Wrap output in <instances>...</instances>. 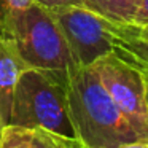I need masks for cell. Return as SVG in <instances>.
<instances>
[{
    "label": "cell",
    "instance_id": "obj_11",
    "mask_svg": "<svg viewBox=\"0 0 148 148\" xmlns=\"http://www.w3.org/2000/svg\"><path fill=\"white\" fill-rule=\"evenodd\" d=\"M32 0H0V32L3 30L7 19L19 8L27 7Z\"/></svg>",
    "mask_w": 148,
    "mask_h": 148
},
{
    "label": "cell",
    "instance_id": "obj_13",
    "mask_svg": "<svg viewBox=\"0 0 148 148\" xmlns=\"http://www.w3.org/2000/svg\"><path fill=\"white\" fill-rule=\"evenodd\" d=\"M134 24L138 27L148 26V0H142L140 2V7H138L134 18Z\"/></svg>",
    "mask_w": 148,
    "mask_h": 148
},
{
    "label": "cell",
    "instance_id": "obj_12",
    "mask_svg": "<svg viewBox=\"0 0 148 148\" xmlns=\"http://www.w3.org/2000/svg\"><path fill=\"white\" fill-rule=\"evenodd\" d=\"M34 3L46 8V10H61V8L84 7V0H32Z\"/></svg>",
    "mask_w": 148,
    "mask_h": 148
},
{
    "label": "cell",
    "instance_id": "obj_17",
    "mask_svg": "<svg viewBox=\"0 0 148 148\" xmlns=\"http://www.w3.org/2000/svg\"><path fill=\"white\" fill-rule=\"evenodd\" d=\"M77 148H84V147H83V145H81V143H80V145H78V147H77Z\"/></svg>",
    "mask_w": 148,
    "mask_h": 148
},
{
    "label": "cell",
    "instance_id": "obj_15",
    "mask_svg": "<svg viewBox=\"0 0 148 148\" xmlns=\"http://www.w3.org/2000/svg\"><path fill=\"white\" fill-rule=\"evenodd\" d=\"M143 72V78H145V89H147V105H148V67H142Z\"/></svg>",
    "mask_w": 148,
    "mask_h": 148
},
{
    "label": "cell",
    "instance_id": "obj_2",
    "mask_svg": "<svg viewBox=\"0 0 148 148\" xmlns=\"http://www.w3.org/2000/svg\"><path fill=\"white\" fill-rule=\"evenodd\" d=\"M67 72L27 69L21 73L11 107L10 124L77 138L69 110Z\"/></svg>",
    "mask_w": 148,
    "mask_h": 148
},
{
    "label": "cell",
    "instance_id": "obj_16",
    "mask_svg": "<svg viewBox=\"0 0 148 148\" xmlns=\"http://www.w3.org/2000/svg\"><path fill=\"white\" fill-rule=\"evenodd\" d=\"M138 35H140L142 40H148V26L140 27V30H138Z\"/></svg>",
    "mask_w": 148,
    "mask_h": 148
},
{
    "label": "cell",
    "instance_id": "obj_6",
    "mask_svg": "<svg viewBox=\"0 0 148 148\" xmlns=\"http://www.w3.org/2000/svg\"><path fill=\"white\" fill-rule=\"evenodd\" d=\"M27 69L30 67L19 56L14 42L7 34H0V132L10 124L14 89Z\"/></svg>",
    "mask_w": 148,
    "mask_h": 148
},
{
    "label": "cell",
    "instance_id": "obj_3",
    "mask_svg": "<svg viewBox=\"0 0 148 148\" xmlns=\"http://www.w3.org/2000/svg\"><path fill=\"white\" fill-rule=\"evenodd\" d=\"M69 43L78 67H88L108 54L129 61V53L138 38L140 27L118 24L84 7L48 10Z\"/></svg>",
    "mask_w": 148,
    "mask_h": 148
},
{
    "label": "cell",
    "instance_id": "obj_18",
    "mask_svg": "<svg viewBox=\"0 0 148 148\" xmlns=\"http://www.w3.org/2000/svg\"><path fill=\"white\" fill-rule=\"evenodd\" d=\"M0 34H2V32H0Z\"/></svg>",
    "mask_w": 148,
    "mask_h": 148
},
{
    "label": "cell",
    "instance_id": "obj_9",
    "mask_svg": "<svg viewBox=\"0 0 148 148\" xmlns=\"http://www.w3.org/2000/svg\"><path fill=\"white\" fill-rule=\"evenodd\" d=\"M34 129L8 124L0 132V148H30Z\"/></svg>",
    "mask_w": 148,
    "mask_h": 148
},
{
    "label": "cell",
    "instance_id": "obj_8",
    "mask_svg": "<svg viewBox=\"0 0 148 148\" xmlns=\"http://www.w3.org/2000/svg\"><path fill=\"white\" fill-rule=\"evenodd\" d=\"M81 142L78 138H69L64 135L49 132L46 129L35 127L32 134L30 148H77Z\"/></svg>",
    "mask_w": 148,
    "mask_h": 148
},
{
    "label": "cell",
    "instance_id": "obj_1",
    "mask_svg": "<svg viewBox=\"0 0 148 148\" xmlns=\"http://www.w3.org/2000/svg\"><path fill=\"white\" fill-rule=\"evenodd\" d=\"M67 97L77 138L84 148H118L143 140L113 102L94 65L70 72Z\"/></svg>",
    "mask_w": 148,
    "mask_h": 148
},
{
    "label": "cell",
    "instance_id": "obj_14",
    "mask_svg": "<svg viewBox=\"0 0 148 148\" xmlns=\"http://www.w3.org/2000/svg\"><path fill=\"white\" fill-rule=\"evenodd\" d=\"M118 148H148V140H134L129 143L119 145Z\"/></svg>",
    "mask_w": 148,
    "mask_h": 148
},
{
    "label": "cell",
    "instance_id": "obj_5",
    "mask_svg": "<svg viewBox=\"0 0 148 148\" xmlns=\"http://www.w3.org/2000/svg\"><path fill=\"white\" fill-rule=\"evenodd\" d=\"M110 97L138 137L148 140V105L142 67L108 54L92 64Z\"/></svg>",
    "mask_w": 148,
    "mask_h": 148
},
{
    "label": "cell",
    "instance_id": "obj_7",
    "mask_svg": "<svg viewBox=\"0 0 148 148\" xmlns=\"http://www.w3.org/2000/svg\"><path fill=\"white\" fill-rule=\"evenodd\" d=\"M142 0H84V8L118 24H134Z\"/></svg>",
    "mask_w": 148,
    "mask_h": 148
},
{
    "label": "cell",
    "instance_id": "obj_4",
    "mask_svg": "<svg viewBox=\"0 0 148 148\" xmlns=\"http://www.w3.org/2000/svg\"><path fill=\"white\" fill-rule=\"evenodd\" d=\"M2 34L14 42L19 56L30 69L70 73L78 67L54 18L34 2L14 11Z\"/></svg>",
    "mask_w": 148,
    "mask_h": 148
},
{
    "label": "cell",
    "instance_id": "obj_10",
    "mask_svg": "<svg viewBox=\"0 0 148 148\" xmlns=\"http://www.w3.org/2000/svg\"><path fill=\"white\" fill-rule=\"evenodd\" d=\"M129 62L138 67H148V40H142L140 37L135 40L129 53Z\"/></svg>",
    "mask_w": 148,
    "mask_h": 148
}]
</instances>
